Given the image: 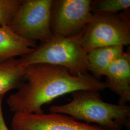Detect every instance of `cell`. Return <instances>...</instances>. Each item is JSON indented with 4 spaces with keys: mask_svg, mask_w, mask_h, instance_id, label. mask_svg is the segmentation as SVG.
Masks as SVG:
<instances>
[{
    "mask_svg": "<svg viewBox=\"0 0 130 130\" xmlns=\"http://www.w3.org/2000/svg\"><path fill=\"white\" fill-rule=\"evenodd\" d=\"M105 82L88 73L79 76L71 74L65 68L39 63L26 67L24 82L7 100L14 114L43 113L42 107L56 98L79 90L101 91Z\"/></svg>",
    "mask_w": 130,
    "mask_h": 130,
    "instance_id": "1",
    "label": "cell"
},
{
    "mask_svg": "<svg viewBox=\"0 0 130 130\" xmlns=\"http://www.w3.org/2000/svg\"><path fill=\"white\" fill-rule=\"evenodd\" d=\"M90 0L53 1L51 28L54 35L63 37L81 32L92 19Z\"/></svg>",
    "mask_w": 130,
    "mask_h": 130,
    "instance_id": "6",
    "label": "cell"
},
{
    "mask_svg": "<svg viewBox=\"0 0 130 130\" xmlns=\"http://www.w3.org/2000/svg\"><path fill=\"white\" fill-rule=\"evenodd\" d=\"M72 99L63 105L52 106L50 113L69 115L77 121L95 123L109 130L130 127V107L104 101L99 91L79 90L71 93Z\"/></svg>",
    "mask_w": 130,
    "mask_h": 130,
    "instance_id": "2",
    "label": "cell"
},
{
    "mask_svg": "<svg viewBox=\"0 0 130 130\" xmlns=\"http://www.w3.org/2000/svg\"><path fill=\"white\" fill-rule=\"evenodd\" d=\"M105 76L107 88L119 96V104L130 101V54L123 52L108 68Z\"/></svg>",
    "mask_w": 130,
    "mask_h": 130,
    "instance_id": "8",
    "label": "cell"
},
{
    "mask_svg": "<svg viewBox=\"0 0 130 130\" xmlns=\"http://www.w3.org/2000/svg\"><path fill=\"white\" fill-rule=\"evenodd\" d=\"M5 95H0V130H10L5 121L2 108V101Z\"/></svg>",
    "mask_w": 130,
    "mask_h": 130,
    "instance_id": "14",
    "label": "cell"
},
{
    "mask_svg": "<svg viewBox=\"0 0 130 130\" xmlns=\"http://www.w3.org/2000/svg\"><path fill=\"white\" fill-rule=\"evenodd\" d=\"M124 52V46L113 45L95 48L87 53L89 70L95 78L101 80L109 66Z\"/></svg>",
    "mask_w": 130,
    "mask_h": 130,
    "instance_id": "10",
    "label": "cell"
},
{
    "mask_svg": "<svg viewBox=\"0 0 130 130\" xmlns=\"http://www.w3.org/2000/svg\"><path fill=\"white\" fill-rule=\"evenodd\" d=\"M12 130H109L59 113L14 114Z\"/></svg>",
    "mask_w": 130,
    "mask_h": 130,
    "instance_id": "7",
    "label": "cell"
},
{
    "mask_svg": "<svg viewBox=\"0 0 130 130\" xmlns=\"http://www.w3.org/2000/svg\"><path fill=\"white\" fill-rule=\"evenodd\" d=\"M81 43L87 53L93 49L130 44V22L123 14H93L84 28Z\"/></svg>",
    "mask_w": 130,
    "mask_h": 130,
    "instance_id": "4",
    "label": "cell"
},
{
    "mask_svg": "<svg viewBox=\"0 0 130 130\" xmlns=\"http://www.w3.org/2000/svg\"><path fill=\"white\" fill-rule=\"evenodd\" d=\"M21 1L0 0V26L9 28L19 11Z\"/></svg>",
    "mask_w": 130,
    "mask_h": 130,
    "instance_id": "13",
    "label": "cell"
},
{
    "mask_svg": "<svg viewBox=\"0 0 130 130\" xmlns=\"http://www.w3.org/2000/svg\"><path fill=\"white\" fill-rule=\"evenodd\" d=\"M83 30L70 37L53 34L48 40L41 42L31 53L21 57L20 64L24 67L39 63L60 66L74 76L87 73V53L80 42Z\"/></svg>",
    "mask_w": 130,
    "mask_h": 130,
    "instance_id": "3",
    "label": "cell"
},
{
    "mask_svg": "<svg viewBox=\"0 0 130 130\" xmlns=\"http://www.w3.org/2000/svg\"><path fill=\"white\" fill-rule=\"evenodd\" d=\"M53 0H22L10 29L20 37L36 42L53 35L51 28Z\"/></svg>",
    "mask_w": 130,
    "mask_h": 130,
    "instance_id": "5",
    "label": "cell"
},
{
    "mask_svg": "<svg viewBox=\"0 0 130 130\" xmlns=\"http://www.w3.org/2000/svg\"><path fill=\"white\" fill-rule=\"evenodd\" d=\"M37 46L36 42L20 37L9 28L0 26V64L29 54Z\"/></svg>",
    "mask_w": 130,
    "mask_h": 130,
    "instance_id": "9",
    "label": "cell"
},
{
    "mask_svg": "<svg viewBox=\"0 0 130 130\" xmlns=\"http://www.w3.org/2000/svg\"><path fill=\"white\" fill-rule=\"evenodd\" d=\"M130 7V0H98L92 1L91 10L93 14H116Z\"/></svg>",
    "mask_w": 130,
    "mask_h": 130,
    "instance_id": "12",
    "label": "cell"
},
{
    "mask_svg": "<svg viewBox=\"0 0 130 130\" xmlns=\"http://www.w3.org/2000/svg\"><path fill=\"white\" fill-rule=\"evenodd\" d=\"M26 67L15 58L0 64V95L13 89H19L23 84Z\"/></svg>",
    "mask_w": 130,
    "mask_h": 130,
    "instance_id": "11",
    "label": "cell"
}]
</instances>
